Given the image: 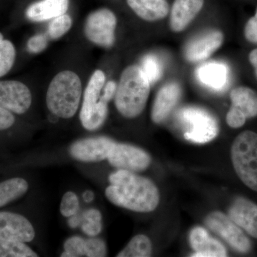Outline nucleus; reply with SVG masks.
Returning <instances> with one entry per match:
<instances>
[{
    "label": "nucleus",
    "mask_w": 257,
    "mask_h": 257,
    "mask_svg": "<svg viewBox=\"0 0 257 257\" xmlns=\"http://www.w3.org/2000/svg\"><path fill=\"white\" fill-rule=\"evenodd\" d=\"M35 236V229L25 216L11 211H0V239L28 243Z\"/></svg>",
    "instance_id": "nucleus-13"
},
{
    "label": "nucleus",
    "mask_w": 257,
    "mask_h": 257,
    "mask_svg": "<svg viewBox=\"0 0 257 257\" xmlns=\"http://www.w3.org/2000/svg\"><path fill=\"white\" fill-rule=\"evenodd\" d=\"M205 223L209 229L221 236L239 252L247 253L251 249V241L229 216L220 211H214L207 216Z\"/></svg>",
    "instance_id": "nucleus-9"
},
{
    "label": "nucleus",
    "mask_w": 257,
    "mask_h": 257,
    "mask_svg": "<svg viewBox=\"0 0 257 257\" xmlns=\"http://www.w3.org/2000/svg\"><path fill=\"white\" fill-rule=\"evenodd\" d=\"M224 35L218 30H213L195 37L187 44L184 50L186 59L191 62L206 60L221 46Z\"/></svg>",
    "instance_id": "nucleus-14"
},
{
    "label": "nucleus",
    "mask_w": 257,
    "mask_h": 257,
    "mask_svg": "<svg viewBox=\"0 0 257 257\" xmlns=\"http://www.w3.org/2000/svg\"><path fill=\"white\" fill-rule=\"evenodd\" d=\"M150 84L143 69L132 65L123 71L115 94L118 111L126 118H135L146 106L150 92Z\"/></svg>",
    "instance_id": "nucleus-2"
},
{
    "label": "nucleus",
    "mask_w": 257,
    "mask_h": 257,
    "mask_svg": "<svg viewBox=\"0 0 257 257\" xmlns=\"http://www.w3.org/2000/svg\"><path fill=\"white\" fill-rule=\"evenodd\" d=\"M26 243L0 239V257H37Z\"/></svg>",
    "instance_id": "nucleus-24"
},
{
    "label": "nucleus",
    "mask_w": 257,
    "mask_h": 257,
    "mask_svg": "<svg viewBox=\"0 0 257 257\" xmlns=\"http://www.w3.org/2000/svg\"><path fill=\"white\" fill-rule=\"evenodd\" d=\"M15 122V118L13 113L0 106V131L12 127Z\"/></svg>",
    "instance_id": "nucleus-34"
},
{
    "label": "nucleus",
    "mask_w": 257,
    "mask_h": 257,
    "mask_svg": "<svg viewBox=\"0 0 257 257\" xmlns=\"http://www.w3.org/2000/svg\"><path fill=\"white\" fill-rule=\"evenodd\" d=\"M197 77L204 85L221 90L227 82L228 70L224 64L211 62L198 69Z\"/></svg>",
    "instance_id": "nucleus-21"
},
{
    "label": "nucleus",
    "mask_w": 257,
    "mask_h": 257,
    "mask_svg": "<svg viewBox=\"0 0 257 257\" xmlns=\"http://www.w3.org/2000/svg\"><path fill=\"white\" fill-rule=\"evenodd\" d=\"M116 18L111 10L103 8L91 13L84 25V33L89 41L98 46L109 48L115 41Z\"/></svg>",
    "instance_id": "nucleus-7"
},
{
    "label": "nucleus",
    "mask_w": 257,
    "mask_h": 257,
    "mask_svg": "<svg viewBox=\"0 0 257 257\" xmlns=\"http://www.w3.org/2000/svg\"><path fill=\"white\" fill-rule=\"evenodd\" d=\"M72 20L69 15H62L61 16L52 19L49 25V37L52 40H57L65 35L72 28Z\"/></svg>",
    "instance_id": "nucleus-27"
},
{
    "label": "nucleus",
    "mask_w": 257,
    "mask_h": 257,
    "mask_svg": "<svg viewBox=\"0 0 257 257\" xmlns=\"http://www.w3.org/2000/svg\"><path fill=\"white\" fill-rule=\"evenodd\" d=\"M228 214L235 224L257 239V204L245 198H237L230 207Z\"/></svg>",
    "instance_id": "nucleus-15"
},
{
    "label": "nucleus",
    "mask_w": 257,
    "mask_h": 257,
    "mask_svg": "<svg viewBox=\"0 0 257 257\" xmlns=\"http://www.w3.org/2000/svg\"><path fill=\"white\" fill-rule=\"evenodd\" d=\"M114 144V140L106 137L84 139L71 145L69 154L80 162H101L108 158Z\"/></svg>",
    "instance_id": "nucleus-12"
},
{
    "label": "nucleus",
    "mask_w": 257,
    "mask_h": 257,
    "mask_svg": "<svg viewBox=\"0 0 257 257\" xmlns=\"http://www.w3.org/2000/svg\"><path fill=\"white\" fill-rule=\"evenodd\" d=\"M47 36L45 35H37L31 37L28 42V50L31 53H40L47 48Z\"/></svg>",
    "instance_id": "nucleus-32"
},
{
    "label": "nucleus",
    "mask_w": 257,
    "mask_h": 257,
    "mask_svg": "<svg viewBox=\"0 0 257 257\" xmlns=\"http://www.w3.org/2000/svg\"><path fill=\"white\" fill-rule=\"evenodd\" d=\"M126 2L138 16L148 22L162 20L170 11V6L166 0H126Z\"/></svg>",
    "instance_id": "nucleus-20"
},
{
    "label": "nucleus",
    "mask_w": 257,
    "mask_h": 257,
    "mask_svg": "<svg viewBox=\"0 0 257 257\" xmlns=\"http://www.w3.org/2000/svg\"><path fill=\"white\" fill-rule=\"evenodd\" d=\"M105 195L117 207L137 212H151L160 202V193L150 179L133 172L119 170L109 177Z\"/></svg>",
    "instance_id": "nucleus-1"
},
{
    "label": "nucleus",
    "mask_w": 257,
    "mask_h": 257,
    "mask_svg": "<svg viewBox=\"0 0 257 257\" xmlns=\"http://www.w3.org/2000/svg\"><path fill=\"white\" fill-rule=\"evenodd\" d=\"M106 77L101 70H96L89 79L84 94L80 121L82 126L89 131H94L102 126L108 114L107 101L102 96Z\"/></svg>",
    "instance_id": "nucleus-5"
},
{
    "label": "nucleus",
    "mask_w": 257,
    "mask_h": 257,
    "mask_svg": "<svg viewBox=\"0 0 257 257\" xmlns=\"http://www.w3.org/2000/svg\"><path fill=\"white\" fill-rule=\"evenodd\" d=\"M116 83L113 81H109L106 84H104L102 90V96L104 100L109 102L115 96L116 91Z\"/></svg>",
    "instance_id": "nucleus-35"
},
{
    "label": "nucleus",
    "mask_w": 257,
    "mask_h": 257,
    "mask_svg": "<svg viewBox=\"0 0 257 257\" xmlns=\"http://www.w3.org/2000/svg\"><path fill=\"white\" fill-rule=\"evenodd\" d=\"M231 157L241 182L257 192V134L244 131L238 135L231 145Z\"/></svg>",
    "instance_id": "nucleus-4"
},
{
    "label": "nucleus",
    "mask_w": 257,
    "mask_h": 257,
    "mask_svg": "<svg viewBox=\"0 0 257 257\" xmlns=\"http://www.w3.org/2000/svg\"><path fill=\"white\" fill-rule=\"evenodd\" d=\"M248 60L254 68L257 77V49H255L250 52L249 55H248Z\"/></svg>",
    "instance_id": "nucleus-36"
},
{
    "label": "nucleus",
    "mask_w": 257,
    "mask_h": 257,
    "mask_svg": "<svg viewBox=\"0 0 257 257\" xmlns=\"http://www.w3.org/2000/svg\"><path fill=\"white\" fill-rule=\"evenodd\" d=\"M244 36L248 42L257 44V9L254 16L250 18L246 24Z\"/></svg>",
    "instance_id": "nucleus-33"
},
{
    "label": "nucleus",
    "mask_w": 257,
    "mask_h": 257,
    "mask_svg": "<svg viewBox=\"0 0 257 257\" xmlns=\"http://www.w3.org/2000/svg\"><path fill=\"white\" fill-rule=\"evenodd\" d=\"M32 94L19 81H0V106L17 114H25L31 106Z\"/></svg>",
    "instance_id": "nucleus-11"
},
{
    "label": "nucleus",
    "mask_w": 257,
    "mask_h": 257,
    "mask_svg": "<svg viewBox=\"0 0 257 257\" xmlns=\"http://www.w3.org/2000/svg\"><path fill=\"white\" fill-rule=\"evenodd\" d=\"M68 8L69 0H41L30 5L26 15L32 21H45L65 14Z\"/></svg>",
    "instance_id": "nucleus-19"
},
{
    "label": "nucleus",
    "mask_w": 257,
    "mask_h": 257,
    "mask_svg": "<svg viewBox=\"0 0 257 257\" xmlns=\"http://www.w3.org/2000/svg\"><path fill=\"white\" fill-rule=\"evenodd\" d=\"M82 197L84 202L89 203L94 200V194L92 191H86V192L83 193Z\"/></svg>",
    "instance_id": "nucleus-38"
},
{
    "label": "nucleus",
    "mask_w": 257,
    "mask_h": 257,
    "mask_svg": "<svg viewBox=\"0 0 257 257\" xmlns=\"http://www.w3.org/2000/svg\"><path fill=\"white\" fill-rule=\"evenodd\" d=\"M79 199L75 193L67 192L64 194L60 204V212L65 217H71L78 212Z\"/></svg>",
    "instance_id": "nucleus-30"
},
{
    "label": "nucleus",
    "mask_w": 257,
    "mask_h": 257,
    "mask_svg": "<svg viewBox=\"0 0 257 257\" xmlns=\"http://www.w3.org/2000/svg\"><path fill=\"white\" fill-rule=\"evenodd\" d=\"M102 216L100 211L95 209L84 211L82 216V229L87 236H97L102 229Z\"/></svg>",
    "instance_id": "nucleus-25"
},
{
    "label": "nucleus",
    "mask_w": 257,
    "mask_h": 257,
    "mask_svg": "<svg viewBox=\"0 0 257 257\" xmlns=\"http://www.w3.org/2000/svg\"><path fill=\"white\" fill-rule=\"evenodd\" d=\"M179 118L187 128L184 137L189 141L207 143L217 136L219 127L215 118L204 109L184 108L179 111Z\"/></svg>",
    "instance_id": "nucleus-6"
},
{
    "label": "nucleus",
    "mask_w": 257,
    "mask_h": 257,
    "mask_svg": "<svg viewBox=\"0 0 257 257\" xmlns=\"http://www.w3.org/2000/svg\"><path fill=\"white\" fill-rule=\"evenodd\" d=\"M64 251L62 257L85 256V239L80 236H72L64 244Z\"/></svg>",
    "instance_id": "nucleus-29"
},
{
    "label": "nucleus",
    "mask_w": 257,
    "mask_h": 257,
    "mask_svg": "<svg viewBox=\"0 0 257 257\" xmlns=\"http://www.w3.org/2000/svg\"><path fill=\"white\" fill-rule=\"evenodd\" d=\"M231 106L226 114L230 127H241L246 119L257 116V94L246 87L234 88L230 93Z\"/></svg>",
    "instance_id": "nucleus-8"
},
{
    "label": "nucleus",
    "mask_w": 257,
    "mask_h": 257,
    "mask_svg": "<svg viewBox=\"0 0 257 257\" xmlns=\"http://www.w3.org/2000/svg\"><path fill=\"white\" fill-rule=\"evenodd\" d=\"M141 69L150 83L156 82L162 76V67L159 60L152 55H147L142 61Z\"/></svg>",
    "instance_id": "nucleus-28"
},
{
    "label": "nucleus",
    "mask_w": 257,
    "mask_h": 257,
    "mask_svg": "<svg viewBox=\"0 0 257 257\" xmlns=\"http://www.w3.org/2000/svg\"><path fill=\"white\" fill-rule=\"evenodd\" d=\"M29 189L25 179L14 177L0 182V208L23 197Z\"/></svg>",
    "instance_id": "nucleus-22"
},
{
    "label": "nucleus",
    "mask_w": 257,
    "mask_h": 257,
    "mask_svg": "<svg viewBox=\"0 0 257 257\" xmlns=\"http://www.w3.org/2000/svg\"><path fill=\"white\" fill-rule=\"evenodd\" d=\"M204 0H175L170 15V28L172 31L180 32L202 9Z\"/></svg>",
    "instance_id": "nucleus-17"
},
{
    "label": "nucleus",
    "mask_w": 257,
    "mask_h": 257,
    "mask_svg": "<svg viewBox=\"0 0 257 257\" xmlns=\"http://www.w3.org/2000/svg\"><path fill=\"white\" fill-rule=\"evenodd\" d=\"M189 242L194 251L192 256L224 257L227 256L226 248L219 241L211 238L202 227H195L189 234Z\"/></svg>",
    "instance_id": "nucleus-18"
},
{
    "label": "nucleus",
    "mask_w": 257,
    "mask_h": 257,
    "mask_svg": "<svg viewBox=\"0 0 257 257\" xmlns=\"http://www.w3.org/2000/svg\"><path fill=\"white\" fill-rule=\"evenodd\" d=\"M82 85L79 76L65 70L54 77L47 89V107L55 116L63 119L74 116L78 110Z\"/></svg>",
    "instance_id": "nucleus-3"
},
{
    "label": "nucleus",
    "mask_w": 257,
    "mask_h": 257,
    "mask_svg": "<svg viewBox=\"0 0 257 257\" xmlns=\"http://www.w3.org/2000/svg\"><path fill=\"white\" fill-rule=\"evenodd\" d=\"M69 218H70V219L69 220V224L71 227H77V226H79V224L82 223V219H80V218H79V216H77V214L71 216V217Z\"/></svg>",
    "instance_id": "nucleus-37"
},
{
    "label": "nucleus",
    "mask_w": 257,
    "mask_h": 257,
    "mask_svg": "<svg viewBox=\"0 0 257 257\" xmlns=\"http://www.w3.org/2000/svg\"><path fill=\"white\" fill-rule=\"evenodd\" d=\"M107 254L104 241L99 238L85 239V255L88 257H102Z\"/></svg>",
    "instance_id": "nucleus-31"
},
{
    "label": "nucleus",
    "mask_w": 257,
    "mask_h": 257,
    "mask_svg": "<svg viewBox=\"0 0 257 257\" xmlns=\"http://www.w3.org/2000/svg\"><path fill=\"white\" fill-rule=\"evenodd\" d=\"M152 243L145 235H137L126 247L118 253V257H148L151 256Z\"/></svg>",
    "instance_id": "nucleus-23"
},
{
    "label": "nucleus",
    "mask_w": 257,
    "mask_h": 257,
    "mask_svg": "<svg viewBox=\"0 0 257 257\" xmlns=\"http://www.w3.org/2000/svg\"><path fill=\"white\" fill-rule=\"evenodd\" d=\"M16 51L10 40H4L0 33V77L10 72L15 63Z\"/></svg>",
    "instance_id": "nucleus-26"
},
{
    "label": "nucleus",
    "mask_w": 257,
    "mask_h": 257,
    "mask_svg": "<svg viewBox=\"0 0 257 257\" xmlns=\"http://www.w3.org/2000/svg\"><path fill=\"white\" fill-rule=\"evenodd\" d=\"M107 160L119 170L142 172L150 165L151 158L145 150L133 145L115 143Z\"/></svg>",
    "instance_id": "nucleus-10"
},
{
    "label": "nucleus",
    "mask_w": 257,
    "mask_h": 257,
    "mask_svg": "<svg viewBox=\"0 0 257 257\" xmlns=\"http://www.w3.org/2000/svg\"><path fill=\"white\" fill-rule=\"evenodd\" d=\"M182 95L180 86L176 82L167 83L157 93L152 110V119L160 124L167 119Z\"/></svg>",
    "instance_id": "nucleus-16"
}]
</instances>
